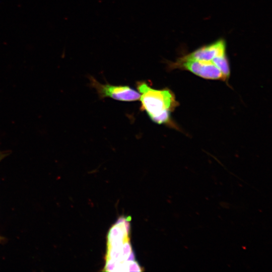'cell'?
<instances>
[{"label": "cell", "instance_id": "4", "mask_svg": "<svg viewBox=\"0 0 272 272\" xmlns=\"http://www.w3.org/2000/svg\"><path fill=\"white\" fill-rule=\"evenodd\" d=\"M88 78L91 87L94 88L99 98L109 97L121 101H135L140 100V93L133 88L126 85H112L108 83L102 84L91 76Z\"/></svg>", "mask_w": 272, "mask_h": 272}, {"label": "cell", "instance_id": "1", "mask_svg": "<svg viewBox=\"0 0 272 272\" xmlns=\"http://www.w3.org/2000/svg\"><path fill=\"white\" fill-rule=\"evenodd\" d=\"M130 219L121 217L110 228L107 236L106 271H142L134 260L130 242Z\"/></svg>", "mask_w": 272, "mask_h": 272}, {"label": "cell", "instance_id": "2", "mask_svg": "<svg viewBox=\"0 0 272 272\" xmlns=\"http://www.w3.org/2000/svg\"><path fill=\"white\" fill-rule=\"evenodd\" d=\"M136 87L140 93V109L145 111L154 122L174 126L171 114L179 103L174 93L167 88L154 89L145 81L137 82Z\"/></svg>", "mask_w": 272, "mask_h": 272}, {"label": "cell", "instance_id": "7", "mask_svg": "<svg viewBox=\"0 0 272 272\" xmlns=\"http://www.w3.org/2000/svg\"><path fill=\"white\" fill-rule=\"evenodd\" d=\"M4 240L3 237L0 236V242Z\"/></svg>", "mask_w": 272, "mask_h": 272}, {"label": "cell", "instance_id": "6", "mask_svg": "<svg viewBox=\"0 0 272 272\" xmlns=\"http://www.w3.org/2000/svg\"><path fill=\"white\" fill-rule=\"evenodd\" d=\"M7 152L4 153L3 152H0V161L7 156Z\"/></svg>", "mask_w": 272, "mask_h": 272}, {"label": "cell", "instance_id": "5", "mask_svg": "<svg viewBox=\"0 0 272 272\" xmlns=\"http://www.w3.org/2000/svg\"><path fill=\"white\" fill-rule=\"evenodd\" d=\"M226 49L225 40L220 38L211 43L201 46L184 55L197 60L213 61L215 57L227 53Z\"/></svg>", "mask_w": 272, "mask_h": 272}, {"label": "cell", "instance_id": "3", "mask_svg": "<svg viewBox=\"0 0 272 272\" xmlns=\"http://www.w3.org/2000/svg\"><path fill=\"white\" fill-rule=\"evenodd\" d=\"M166 63L168 70L180 69L207 80L228 81L213 61L197 60L183 55L175 61L166 60Z\"/></svg>", "mask_w": 272, "mask_h": 272}]
</instances>
